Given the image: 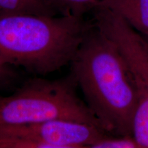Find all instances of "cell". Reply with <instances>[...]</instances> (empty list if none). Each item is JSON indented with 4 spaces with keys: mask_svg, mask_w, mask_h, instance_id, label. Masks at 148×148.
<instances>
[{
    "mask_svg": "<svg viewBox=\"0 0 148 148\" xmlns=\"http://www.w3.org/2000/svg\"><path fill=\"white\" fill-rule=\"evenodd\" d=\"M132 135L139 148H148V97L138 99L133 116Z\"/></svg>",
    "mask_w": 148,
    "mask_h": 148,
    "instance_id": "cell-9",
    "label": "cell"
},
{
    "mask_svg": "<svg viewBox=\"0 0 148 148\" xmlns=\"http://www.w3.org/2000/svg\"><path fill=\"white\" fill-rule=\"evenodd\" d=\"M93 25L73 16H0V62L45 76L71 63Z\"/></svg>",
    "mask_w": 148,
    "mask_h": 148,
    "instance_id": "cell-2",
    "label": "cell"
},
{
    "mask_svg": "<svg viewBox=\"0 0 148 148\" xmlns=\"http://www.w3.org/2000/svg\"><path fill=\"white\" fill-rule=\"evenodd\" d=\"M93 23L121 53L137 88L138 97L148 95V46L142 35L115 12L97 6Z\"/></svg>",
    "mask_w": 148,
    "mask_h": 148,
    "instance_id": "cell-5",
    "label": "cell"
},
{
    "mask_svg": "<svg viewBox=\"0 0 148 148\" xmlns=\"http://www.w3.org/2000/svg\"><path fill=\"white\" fill-rule=\"evenodd\" d=\"M77 88L71 73L57 79H29L12 95L0 96V126L64 119L102 128L85 101L78 97Z\"/></svg>",
    "mask_w": 148,
    "mask_h": 148,
    "instance_id": "cell-3",
    "label": "cell"
},
{
    "mask_svg": "<svg viewBox=\"0 0 148 148\" xmlns=\"http://www.w3.org/2000/svg\"><path fill=\"white\" fill-rule=\"evenodd\" d=\"M70 64L85 103L106 132L132 135L137 88L121 53L95 25Z\"/></svg>",
    "mask_w": 148,
    "mask_h": 148,
    "instance_id": "cell-1",
    "label": "cell"
},
{
    "mask_svg": "<svg viewBox=\"0 0 148 148\" xmlns=\"http://www.w3.org/2000/svg\"><path fill=\"white\" fill-rule=\"evenodd\" d=\"M142 36L143 37L144 40H145V41L146 42V44H147V45L148 46V34L147 35H142Z\"/></svg>",
    "mask_w": 148,
    "mask_h": 148,
    "instance_id": "cell-12",
    "label": "cell"
},
{
    "mask_svg": "<svg viewBox=\"0 0 148 148\" xmlns=\"http://www.w3.org/2000/svg\"><path fill=\"white\" fill-rule=\"evenodd\" d=\"M96 6L109 9L139 34H148V0H100Z\"/></svg>",
    "mask_w": 148,
    "mask_h": 148,
    "instance_id": "cell-6",
    "label": "cell"
},
{
    "mask_svg": "<svg viewBox=\"0 0 148 148\" xmlns=\"http://www.w3.org/2000/svg\"><path fill=\"white\" fill-rule=\"evenodd\" d=\"M20 14L56 16L45 0H0V16Z\"/></svg>",
    "mask_w": 148,
    "mask_h": 148,
    "instance_id": "cell-7",
    "label": "cell"
},
{
    "mask_svg": "<svg viewBox=\"0 0 148 148\" xmlns=\"http://www.w3.org/2000/svg\"><path fill=\"white\" fill-rule=\"evenodd\" d=\"M91 148H139L132 135L119 136L107 134Z\"/></svg>",
    "mask_w": 148,
    "mask_h": 148,
    "instance_id": "cell-10",
    "label": "cell"
},
{
    "mask_svg": "<svg viewBox=\"0 0 148 148\" xmlns=\"http://www.w3.org/2000/svg\"><path fill=\"white\" fill-rule=\"evenodd\" d=\"M107 134L96 125L64 119L0 126V135L33 142L40 148H91Z\"/></svg>",
    "mask_w": 148,
    "mask_h": 148,
    "instance_id": "cell-4",
    "label": "cell"
},
{
    "mask_svg": "<svg viewBox=\"0 0 148 148\" xmlns=\"http://www.w3.org/2000/svg\"><path fill=\"white\" fill-rule=\"evenodd\" d=\"M100 0H45L47 7L55 15L84 17L92 10Z\"/></svg>",
    "mask_w": 148,
    "mask_h": 148,
    "instance_id": "cell-8",
    "label": "cell"
},
{
    "mask_svg": "<svg viewBox=\"0 0 148 148\" xmlns=\"http://www.w3.org/2000/svg\"><path fill=\"white\" fill-rule=\"evenodd\" d=\"M19 76L12 66L0 62V90H6L14 87Z\"/></svg>",
    "mask_w": 148,
    "mask_h": 148,
    "instance_id": "cell-11",
    "label": "cell"
}]
</instances>
